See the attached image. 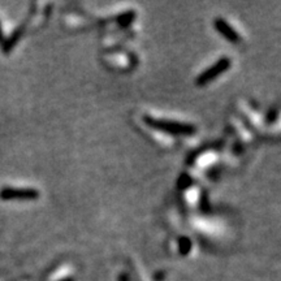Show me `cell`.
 Segmentation results:
<instances>
[{
	"label": "cell",
	"instance_id": "5",
	"mask_svg": "<svg viewBox=\"0 0 281 281\" xmlns=\"http://www.w3.org/2000/svg\"><path fill=\"white\" fill-rule=\"evenodd\" d=\"M24 34V25L23 26H18V28L16 29V30L13 31V33L11 34V35L8 36L7 39H4V42L2 43V46H3V51L6 53L11 52L12 50H13L14 47H16V45L18 43L20 38L23 36Z\"/></svg>",
	"mask_w": 281,
	"mask_h": 281
},
{
	"label": "cell",
	"instance_id": "3",
	"mask_svg": "<svg viewBox=\"0 0 281 281\" xmlns=\"http://www.w3.org/2000/svg\"><path fill=\"white\" fill-rule=\"evenodd\" d=\"M38 198L39 192L33 188L17 189V188L6 186L0 190V199L2 200H35Z\"/></svg>",
	"mask_w": 281,
	"mask_h": 281
},
{
	"label": "cell",
	"instance_id": "2",
	"mask_svg": "<svg viewBox=\"0 0 281 281\" xmlns=\"http://www.w3.org/2000/svg\"><path fill=\"white\" fill-rule=\"evenodd\" d=\"M231 65L232 60L229 58L219 59L215 64H212L210 68L204 69L203 72L195 78V85H197V86H206L210 82L214 81L215 78H217L219 76L223 74L226 70H228L229 68H231Z\"/></svg>",
	"mask_w": 281,
	"mask_h": 281
},
{
	"label": "cell",
	"instance_id": "11",
	"mask_svg": "<svg viewBox=\"0 0 281 281\" xmlns=\"http://www.w3.org/2000/svg\"><path fill=\"white\" fill-rule=\"evenodd\" d=\"M59 281H73V278L67 277V278H63V280H59Z\"/></svg>",
	"mask_w": 281,
	"mask_h": 281
},
{
	"label": "cell",
	"instance_id": "8",
	"mask_svg": "<svg viewBox=\"0 0 281 281\" xmlns=\"http://www.w3.org/2000/svg\"><path fill=\"white\" fill-rule=\"evenodd\" d=\"M190 182H192V180H190V176L184 175L181 177V180H180V182H178V185H180V188H181V189H185V188H186Z\"/></svg>",
	"mask_w": 281,
	"mask_h": 281
},
{
	"label": "cell",
	"instance_id": "1",
	"mask_svg": "<svg viewBox=\"0 0 281 281\" xmlns=\"http://www.w3.org/2000/svg\"><path fill=\"white\" fill-rule=\"evenodd\" d=\"M143 121L150 128L171 134V136H193L197 132V128L193 124L181 123V121H175V120L155 119V117L145 116Z\"/></svg>",
	"mask_w": 281,
	"mask_h": 281
},
{
	"label": "cell",
	"instance_id": "4",
	"mask_svg": "<svg viewBox=\"0 0 281 281\" xmlns=\"http://www.w3.org/2000/svg\"><path fill=\"white\" fill-rule=\"evenodd\" d=\"M214 26L216 29V31L219 34L224 36L227 41H229L231 43H238L241 41V35L236 31V29L228 24L224 18L221 17H216L214 21Z\"/></svg>",
	"mask_w": 281,
	"mask_h": 281
},
{
	"label": "cell",
	"instance_id": "6",
	"mask_svg": "<svg viewBox=\"0 0 281 281\" xmlns=\"http://www.w3.org/2000/svg\"><path fill=\"white\" fill-rule=\"evenodd\" d=\"M178 250H180L181 255H188L192 250V241L188 237H180V239H178Z\"/></svg>",
	"mask_w": 281,
	"mask_h": 281
},
{
	"label": "cell",
	"instance_id": "9",
	"mask_svg": "<svg viewBox=\"0 0 281 281\" xmlns=\"http://www.w3.org/2000/svg\"><path fill=\"white\" fill-rule=\"evenodd\" d=\"M4 42V33H3V28H2V24H0V45Z\"/></svg>",
	"mask_w": 281,
	"mask_h": 281
},
{
	"label": "cell",
	"instance_id": "10",
	"mask_svg": "<svg viewBox=\"0 0 281 281\" xmlns=\"http://www.w3.org/2000/svg\"><path fill=\"white\" fill-rule=\"evenodd\" d=\"M119 281H129V278H128V276L125 275V273H123V275H120Z\"/></svg>",
	"mask_w": 281,
	"mask_h": 281
},
{
	"label": "cell",
	"instance_id": "7",
	"mask_svg": "<svg viewBox=\"0 0 281 281\" xmlns=\"http://www.w3.org/2000/svg\"><path fill=\"white\" fill-rule=\"evenodd\" d=\"M134 17H136V13H134L133 11H128V12H125V13L120 14V16L117 17V23L120 24V26L126 28V26L130 25L132 21L134 20Z\"/></svg>",
	"mask_w": 281,
	"mask_h": 281
}]
</instances>
